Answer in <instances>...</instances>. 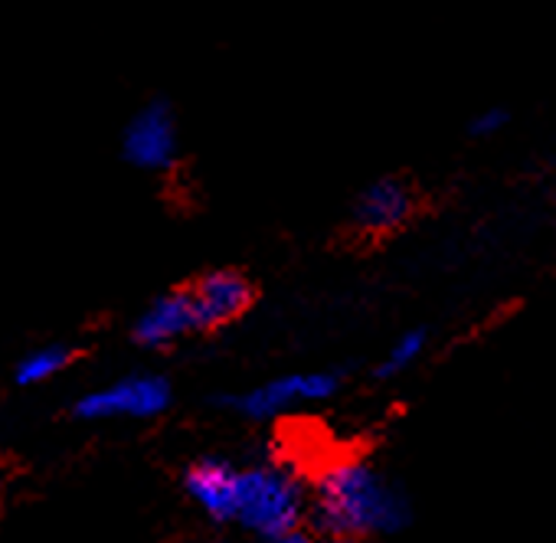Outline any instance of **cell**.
<instances>
[{"label":"cell","mask_w":556,"mask_h":543,"mask_svg":"<svg viewBox=\"0 0 556 543\" xmlns=\"http://www.w3.org/2000/svg\"><path fill=\"white\" fill-rule=\"evenodd\" d=\"M0 484H4V475H0Z\"/></svg>","instance_id":"cell-15"},{"label":"cell","mask_w":556,"mask_h":543,"mask_svg":"<svg viewBox=\"0 0 556 543\" xmlns=\"http://www.w3.org/2000/svg\"><path fill=\"white\" fill-rule=\"evenodd\" d=\"M315 517L338 540L390 533L406 523V501L370 465L334 462L318 478Z\"/></svg>","instance_id":"cell-1"},{"label":"cell","mask_w":556,"mask_h":543,"mask_svg":"<svg viewBox=\"0 0 556 543\" xmlns=\"http://www.w3.org/2000/svg\"><path fill=\"white\" fill-rule=\"evenodd\" d=\"M334 543H348V540H338V536H334Z\"/></svg>","instance_id":"cell-14"},{"label":"cell","mask_w":556,"mask_h":543,"mask_svg":"<svg viewBox=\"0 0 556 543\" xmlns=\"http://www.w3.org/2000/svg\"><path fill=\"white\" fill-rule=\"evenodd\" d=\"M70 361H73V354L63 344L37 348V351H30V354L21 357V364H17V383H24V387L50 383V380H56L70 367Z\"/></svg>","instance_id":"cell-10"},{"label":"cell","mask_w":556,"mask_h":543,"mask_svg":"<svg viewBox=\"0 0 556 543\" xmlns=\"http://www.w3.org/2000/svg\"><path fill=\"white\" fill-rule=\"evenodd\" d=\"M190 331H200V328H197V315H193L187 289L154 299L135 321V341L154 351L184 341Z\"/></svg>","instance_id":"cell-7"},{"label":"cell","mask_w":556,"mask_h":543,"mask_svg":"<svg viewBox=\"0 0 556 543\" xmlns=\"http://www.w3.org/2000/svg\"><path fill=\"white\" fill-rule=\"evenodd\" d=\"M187 295H190L200 331L223 328V325L236 321L239 315H245V308L252 305V286L236 268L206 272V276H200L187 289Z\"/></svg>","instance_id":"cell-6"},{"label":"cell","mask_w":556,"mask_h":543,"mask_svg":"<svg viewBox=\"0 0 556 543\" xmlns=\"http://www.w3.org/2000/svg\"><path fill=\"white\" fill-rule=\"evenodd\" d=\"M413 206H416V197H413L409 184L387 177V180L370 184L361 193L354 216H357V226L367 232H393L396 226H403L413 216Z\"/></svg>","instance_id":"cell-9"},{"label":"cell","mask_w":556,"mask_h":543,"mask_svg":"<svg viewBox=\"0 0 556 543\" xmlns=\"http://www.w3.org/2000/svg\"><path fill=\"white\" fill-rule=\"evenodd\" d=\"M422 348H426V334H422V331L403 334V338L387 351V357H383V364H380V377H396V374L409 370V367L419 361Z\"/></svg>","instance_id":"cell-11"},{"label":"cell","mask_w":556,"mask_h":543,"mask_svg":"<svg viewBox=\"0 0 556 543\" xmlns=\"http://www.w3.org/2000/svg\"><path fill=\"white\" fill-rule=\"evenodd\" d=\"M501 125H504V112H501V109H488V112H481V115L471 122L475 135H491V131H497Z\"/></svg>","instance_id":"cell-12"},{"label":"cell","mask_w":556,"mask_h":543,"mask_svg":"<svg viewBox=\"0 0 556 543\" xmlns=\"http://www.w3.org/2000/svg\"><path fill=\"white\" fill-rule=\"evenodd\" d=\"M302 510H305L302 488L286 468H275V465L239 468L232 520L271 540L286 530H295L302 520Z\"/></svg>","instance_id":"cell-2"},{"label":"cell","mask_w":556,"mask_h":543,"mask_svg":"<svg viewBox=\"0 0 556 543\" xmlns=\"http://www.w3.org/2000/svg\"><path fill=\"white\" fill-rule=\"evenodd\" d=\"M170 406V383L157 374H128L89 390L76 403L83 419H154Z\"/></svg>","instance_id":"cell-4"},{"label":"cell","mask_w":556,"mask_h":543,"mask_svg":"<svg viewBox=\"0 0 556 543\" xmlns=\"http://www.w3.org/2000/svg\"><path fill=\"white\" fill-rule=\"evenodd\" d=\"M268 543H315V536L295 527V530H286V533H278V536H271Z\"/></svg>","instance_id":"cell-13"},{"label":"cell","mask_w":556,"mask_h":543,"mask_svg":"<svg viewBox=\"0 0 556 543\" xmlns=\"http://www.w3.org/2000/svg\"><path fill=\"white\" fill-rule=\"evenodd\" d=\"M236 484H239V468H232L229 462H219V458H203V462L190 465V471L184 475L187 494L213 520L236 517Z\"/></svg>","instance_id":"cell-8"},{"label":"cell","mask_w":556,"mask_h":543,"mask_svg":"<svg viewBox=\"0 0 556 543\" xmlns=\"http://www.w3.org/2000/svg\"><path fill=\"white\" fill-rule=\"evenodd\" d=\"M334 390H338V377L334 374H321V370L286 374V377H275L268 383H258V387L232 396L229 406H236L249 419H271V416L286 413L292 406L328 400Z\"/></svg>","instance_id":"cell-5"},{"label":"cell","mask_w":556,"mask_h":543,"mask_svg":"<svg viewBox=\"0 0 556 543\" xmlns=\"http://www.w3.org/2000/svg\"><path fill=\"white\" fill-rule=\"evenodd\" d=\"M180 154L177 115L167 99H148L122 131V157L138 171H170Z\"/></svg>","instance_id":"cell-3"}]
</instances>
